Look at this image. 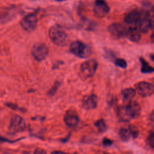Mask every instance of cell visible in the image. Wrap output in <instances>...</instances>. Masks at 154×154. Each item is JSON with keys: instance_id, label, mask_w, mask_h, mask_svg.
I'll return each mask as SVG.
<instances>
[{"instance_id": "cell-1", "label": "cell", "mask_w": 154, "mask_h": 154, "mask_svg": "<svg viewBox=\"0 0 154 154\" xmlns=\"http://www.w3.org/2000/svg\"><path fill=\"white\" fill-rule=\"evenodd\" d=\"M141 114L140 104L134 100H129L128 103L119 111V116L123 121H129L131 119L138 118Z\"/></svg>"}, {"instance_id": "cell-2", "label": "cell", "mask_w": 154, "mask_h": 154, "mask_svg": "<svg viewBox=\"0 0 154 154\" xmlns=\"http://www.w3.org/2000/svg\"><path fill=\"white\" fill-rule=\"evenodd\" d=\"M49 37L53 43L59 46H65L69 41V36L59 25H54L49 29Z\"/></svg>"}, {"instance_id": "cell-3", "label": "cell", "mask_w": 154, "mask_h": 154, "mask_svg": "<svg viewBox=\"0 0 154 154\" xmlns=\"http://www.w3.org/2000/svg\"><path fill=\"white\" fill-rule=\"evenodd\" d=\"M98 67V63L94 59H90L83 62L79 68V76L81 79L85 80L93 76Z\"/></svg>"}, {"instance_id": "cell-4", "label": "cell", "mask_w": 154, "mask_h": 154, "mask_svg": "<svg viewBox=\"0 0 154 154\" xmlns=\"http://www.w3.org/2000/svg\"><path fill=\"white\" fill-rule=\"evenodd\" d=\"M70 51L75 56L83 58L89 57L91 53L89 47L79 40H75L70 44Z\"/></svg>"}, {"instance_id": "cell-5", "label": "cell", "mask_w": 154, "mask_h": 154, "mask_svg": "<svg viewBox=\"0 0 154 154\" xmlns=\"http://www.w3.org/2000/svg\"><path fill=\"white\" fill-rule=\"evenodd\" d=\"M26 128L25 120L19 115H14L10 122L8 131L10 134H14L23 131Z\"/></svg>"}, {"instance_id": "cell-6", "label": "cell", "mask_w": 154, "mask_h": 154, "mask_svg": "<svg viewBox=\"0 0 154 154\" xmlns=\"http://www.w3.org/2000/svg\"><path fill=\"white\" fill-rule=\"evenodd\" d=\"M49 53V49L47 45L43 43H37L34 44L31 49L32 57L38 61L45 60Z\"/></svg>"}, {"instance_id": "cell-7", "label": "cell", "mask_w": 154, "mask_h": 154, "mask_svg": "<svg viewBox=\"0 0 154 154\" xmlns=\"http://www.w3.org/2000/svg\"><path fill=\"white\" fill-rule=\"evenodd\" d=\"M137 25L140 31L143 33H147L152 29L153 26V11H152L151 13L150 12H146L143 14Z\"/></svg>"}, {"instance_id": "cell-8", "label": "cell", "mask_w": 154, "mask_h": 154, "mask_svg": "<svg viewBox=\"0 0 154 154\" xmlns=\"http://www.w3.org/2000/svg\"><path fill=\"white\" fill-rule=\"evenodd\" d=\"M37 22V16L34 13H29L21 19L20 23L23 29L28 32H31L36 28Z\"/></svg>"}, {"instance_id": "cell-9", "label": "cell", "mask_w": 154, "mask_h": 154, "mask_svg": "<svg viewBox=\"0 0 154 154\" xmlns=\"http://www.w3.org/2000/svg\"><path fill=\"white\" fill-rule=\"evenodd\" d=\"M135 91L142 97H146L153 95L154 86L153 84L146 81H141L136 84Z\"/></svg>"}, {"instance_id": "cell-10", "label": "cell", "mask_w": 154, "mask_h": 154, "mask_svg": "<svg viewBox=\"0 0 154 154\" xmlns=\"http://www.w3.org/2000/svg\"><path fill=\"white\" fill-rule=\"evenodd\" d=\"M109 10V7L104 0L95 1L93 7V11L95 15L99 17H102L106 16Z\"/></svg>"}, {"instance_id": "cell-11", "label": "cell", "mask_w": 154, "mask_h": 154, "mask_svg": "<svg viewBox=\"0 0 154 154\" xmlns=\"http://www.w3.org/2000/svg\"><path fill=\"white\" fill-rule=\"evenodd\" d=\"M126 29L123 25L119 23H113L108 26V31L110 34L117 39L125 37Z\"/></svg>"}, {"instance_id": "cell-12", "label": "cell", "mask_w": 154, "mask_h": 154, "mask_svg": "<svg viewBox=\"0 0 154 154\" xmlns=\"http://www.w3.org/2000/svg\"><path fill=\"white\" fill-rule=\"evenodd\" d=\"M98 97L94 94H90L84 96L82 100V107L85 110H91L97 107Z\"/></svg>"}, {"instance_id": "cell-13", "label": "cell", "mask_w": 154, "mask_h": 154, "mask_svg": "<svg viewBox=\"0 0 154 154\" xmlns=\"http://www.w3.org/2000/svg\"><path fill=\"white\" fill-rule=\"evenodd\" d=\"M64 122L69 127H75L79 122V117L75 110H67L64 116Z\"/></svg>"}, {"instance_id": "cell-14", "label": "cell", "mask_w": 154, "mask_h": 154, "mask_svg": "<svg viewBox=\"0 0 154 154\" xmlns=\"http://www.w3.org/2000/svg\"><path fill=\"white\" fill-rule=\"evenodd\" d=\"M143 14L138 11H132L127 13L124 17V22L131 26H136L139 23Z\"/></svg>"}, {"instance_id": "cell-15", "label": "cell", "mask_w": 154, "mask_h": 154, "mask_svg": "<svg viewBox=\"0 0 154 154\" xmlns=\"http://www.w3.org/2000/svg\"><path fill=\"white\" fill-rule=\"evenodd\" d=\"M138 28L135 26H130L126 29L125 36L132 42L138 43L141 39V34Z\"/></svg>"}, {"instance_id": "cell-16", "label": "cell", "mask_w": 154, "mask_h": 154, "mask_svg": "<svg viewBox=\"0 0 154 154\" xmlns=\"http://www.w3.org/2000/svg\"><path fill=\"white\" fill-rule=\"evenodd\" d=\"M135 94L136 91L133 88H126L122 91V96L123 98L127 101L132 100Z\"/></svg>"}, {"instance_id": "cell-17", "label": "cell", "mask_w": 154, "mask_h": 154, "mask_svg": "<svg viewBox=\"0 0 154 154\" xmlns=\"http://www.w3.org/2000/svg\"><path fill=\"white\" fill-rule=\"evenodd\" d=\"M119 136L120 139L124 142L128 141L131 138V134L129 128H122L119 132Z\"/></svg>"}, {"instance_id": "cell-18", "label": "cell", "mask_w": 154, "mask_h": 154, "mask_svg": "<svg viewBox=\"0 0 154 154\" xmlns=\"http://www.w3.org/2000/svg\"><path fill=\"white\" fill-rule=\"evenodd\" d=\"M140 60L141 63V71L142 73H152L153 72V68L146 61V60L141 57L140 58Z\"/></svg>"}, {"instance_id": "cell-19", "label": "cell", "mask_w": 154, "mask_h": 154, "mask_svg": "<svg viewBox=\"0 0 154 154\" xmlns=\"http://www.w3.org/2000/svg\"><path fill=\"white\" fill-rule=\"evenodd\" d=\"M94 125L96 128L98 132H99L102 133V132H105L107 130V125H106L105 122L104 121V120H103V119H99V120H97L94 123Z\"/></svg>"}, {"instance_id": "cell-20", "label": "cell", "mask_w": 154, "mask_h": 154, "mask_svg": "<svg viewBox=\"0 0 154 154\" xmlns=\"http://www.w3.org/2000/svg\"><path fill=\"white\" fill-rule=\"evenodd\" d=\"M128 128L130 131V132H131V134L132 136V138H134V139L136 138L139 134L138 129L134 125H130L128 127Z\"/></svg>"}, {"instance_id": "cell-21", "label": "cell", "mask_w": 154, "mask_h": 154, "mask_svg": "<svg viewBox=\"0 0 154 154\" xmlns=\"http://www.w3.org/2000/svg\"><path fill=\"white\" fill-rule=\"evenodd\" d=\"M60 86V82L59 81H57L56 82H55V84H54V85L52 86V87L49 90V91L48 93V94L49 96H54L55 93L57 92V90L58 89L59 87Z\"/></svg>"}, {"instance_id": "cell-22", "label": "cell", "mask_w": 154, "mask_h": 154, "mask_svg": "<svg viewBox=\"0 0 154 154\" xmlns=\"http://www.w3.org/2000/svg\"><path fill=\"white\" fill-rule=\"evenodd\" d=\"M114 63L117 66L123 69L126 68L127 66V63L126 60L123 58H116L114 61Z\"/></svg>"}, {"instance_id": "cell-23", "label": "cell", "mask_w": 154, "mask_h": 154, "mask_svg": "<svg viewBox=\"0 0 154 154\" xmlns=\"http://www.w3.org/2000/svg\"><path fill=\"white\" fill-rule=\"evenodd\" d=\"M147 144L150 146V147L152 149H153V144H154V133L153 132V131H150L147 138Z\"/></svg>"}, {"instance_id": "cell-24", "label": "cell", "mask_w": 154, "mask_h": 154, "mask_svg": "<svg viewBox=\"0 0 154 154\" xmlns=\"http://www.w3.org/2000/svg\"><path fill=\"white\" fill-rule=\"evenodd\" d=\"M112 143H113V141L109 139V138H104L103 140V141H102L103 145L104 146H106V147L112 145Z\"/></svg>"}, {"instance_id": "cell-25", "label": "cell", "mask_w": 154, "mask_h": 154, "mask_svg": "<svg viewBox=\"0 0 154 154\" xmlns=\"http://www.w3.org/2000/svg\"><path fill=\"white\" fill-rule=\"evenodd\" d=\"M34 153H46V152L42 149H36L34 150Z\"/></svg>"}, {"instance_id": "cell-26", "label": "cell", "mask_w": 154, "mask_h": 154, "mask_svg": "<svg viewBox=\"0 0 154 154\" xmlns=\"http://www.w3.org/2000/svg\"><path fill=\"white\" fill-rule=\"evenodd\" d=\"M52 153H64V152L63 151H54L52 152Z\"/></svg>"}, {"instance_id": "cell-27", "label": "cell", "mask_w": 154, "mask_h": 154, "mask_svg": "<svg viewBox=\"0 0 154 154\" xmlns=\"http://www.w3.org/2000/svg\"><path fill=\"white\" fill-rule=\"evenodd\" d=\"M57 1H60V2H61V1H66V0H56Z\"/></svg>"}]
</instances>
